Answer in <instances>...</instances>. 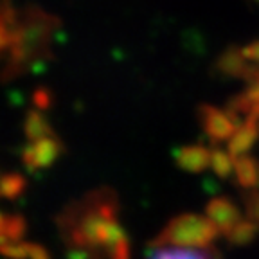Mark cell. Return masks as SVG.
Wrapping results in <instances>:
<instances>
[{
    "instance_id": "obj_1",
    "label": "cell",
    "mask_w": 259,
    "mask_h": 259,
    "mask_svg": "<svg viewBox=\"0 0 259 259\" xmlns=\"http://www.w3.org/2000/svg\"><path fill=\"white\" fill-rule=\"evenodd\" d=\"M69 250L96 259H132L130 239L119 222V198L112 187H96L69 202L54 218Z\"/></svg>"
},
{
    "instance_id": "obj_2",
    "label": "cell",
    "mask_w": 259,
    "mask_h": 259,
    "mask_svg": "<svg viewBox=\"0 0 259 259\" xmlns=\"http://www.w3.org/2000/svg\"><path fill=\"white\" fill-rule=\"evenodd\" d=\"M61 27V20L36 4L25 6L20 11V24L16 29L0 81L11 83L31 72L36 65L53 58V41Z\"/></svg>"
},
{
    "instance_id": "obj_3",
    "label": "cell",
    "mask_w": 259,
    "mask_h": 259,
    "mask_svg": "<svg viewBox=\"0 0 259 259\" xmlns=\"http://www.w3.org/2000/svg\"><path fill=\"white\" fill-rule=\"evenodd\" d=\"M220 236L218 229L207 216L196 212H182L171 218L150 241L151 248L158 247H210Z\"/></svg>"
},
{
    "instance_id": "obj_4",
    "label": "cell",
    "mask_w": 259,
    "mask_h": 259,
    "mask_svg": "<svg viewBox=\"0 0 259 259\" xmlns=\"http://www.w3.org/2000/svg\"><path fill=\"white\" fill-rule=\"evenodd\" d=\"M196 113H198V122L202 132L214 144L229 141L241 122L229 108H218V106L209 105V103H202Z\"/></svg>"
},
{
    "instance_id": "obj_5",
    "label": "cell",
    "mask_w": 259,
    "mask_h": 259,
    "mask_svg": "<svg viewBox=\"0 0 259 259\" xmlns=\"http://www.w3.org/2000/svg\"><path fill=\"white\" fill-rule=\"evenodd\" d=\"M63 151L65 144L61 142V139L58 135H53V137H45L40 139V141L29 142L22 150L20 158L25 169L34 173V171L47 169L49 166H53L54 162L61 157Z\"/></svg>"
},
{
    "instance_id": "obj_6",
    "label": "cell",
    "mask_w": 259,
    "mask_h": 259,
    "mask_svg": "<svg viewBox=\"0 0 259 259\" xmlns=\"http://www.w3.org/2000/svg\"><path fill=\"white\" fill-rule=\"evenodd\" d=\"M216 69L222 74L229 77H234V79H243V81H255L259 77V67L245 58L241 47H232L225 49L222 54L216 60Z\"/></svg>"
},
{
    "instance_id": "obj_7",
    "label": "cell",
    "mask_w": 259,
    "mask_h": 259,
    "mask_svg": "<svg viewBox=\"0 0 259 259\" xmlns=\"http://www.w3.org/2000/svg\"><path fill=\"white\" fill-rule=\"evenodd\" d=\"M205 216L223 236L229 234L243 220L239 207L227 196H216V198L210 200L205 207Z\"/></svg>"
},
{
    "instance_id": "obj_8",
    "label": "cell",
    "mask_w": 259,
    "mask_h": 259,
    "mask_svg": "<svg viewBox=\"0 0 259 259\" xmlns=\"http://www.w3.org/2000/svg\"><path fill=\"white\" fill-rule=\"evenodd\" d=\"M210 155H212V150L198 142L184 144L175 151V164L184 173L198 175L205 169H210Z\"/></svg>"
},
{
    "instance_id": "obj_9",
    "label": "cell",
    "mask_w": 259,
    "mask_h": 259,
    "mask_svg": "<svg viewBox=\"0 0 259 259\" xmlns=\"http://www.w3.org/2000/svg\"><path fill=\"white\" fill-rule=\"evenodd\" d=\"M259 141V119H243L239 122L238 130L234 132L229 141H227V150L231 151L234 157L250 153V150Z\"/></svg>"
},
{
    "instance_id": "obj_10",
    "label": "cell",
    "mask_w": 259,
    "mask_h": 259,
    "mask_svg": "<svg viewBox=\"0 0 259 259\" xmlns=\"http://www.w3.org/2000/svg\"><path fill=\"white\" fill-rule=\"evenodd\" d=\"M20 24V11H16L13 0H0V60L8 56Z\"/></svg>"
},
{
    "instance_id": "obj_11",
    "label": "cell",
    "mask_w": 259,
    "mask_h": 259,
    "mask_svg": "<svg viewBox=\"0 0 259 259\" xmlns=\"http://www.w3.org/2000/svg\"><path fill=\"white\" fill-rule=\"evenodd\" d=\"M234 180L241 189H259V160L250 153L236 157L234 162Z\"/></svg>"
},
{
    "instance_id": "obj_12",
    "label": "cell",
    "mask_w": 259,
    "mask_h": 259,
    "mask_svg": "<svg viewBox=\"0 0 259 259\" xmlns=\"http://www.w3.org/2000/svg\"><path fill=\"white\" fill-rule=\"evenodd\" d=\"M148 259H222L216 248L189 247H158Z\"/></svg>"
},
{
    "instance_id": "obj_13",
    "label": "cell",
    "mask_w": 259,
    "mask_h": 259,
    "mask_svg": "<svg viewBox=\"0 0 259 259\" xmlns=\"http://www.w3.org/2000/svg\"><path fill=\"white\" fill-rule=\"evenodd\" d=\"M24 135L29 142H32V141H40V139H45V137H53V135H56V132H54L51 122H49L47 117L44 115V110L32 108L25 113Z\"/></svg>"
},
{
    "instance_id": "obj_14",
    "label": "cell",
    "mask_w": 259,
    "mask_h": 259,
    "mask_svg": "<svg viewBox=\"0 0 259 259\" xmlns=\"http://www.w3.org/2000/svg\"><path fill=\"white\" fill-rule=\"evenodd\" d=\"M27 231V222L22 214L0 212V243L20 241Z\"/></svg>"
},
{
    "instance_id": "obj_15",
    "label": "cell",
    "mask_w": 259,
    "mask_h": 259,
    "mask_svg": "<svg viewBox=\"0 0 259 259\" xmlns=\"http://www.w3.org/2000/svg\"><path fill=\"white\" fill-rule=\"evenodd\" d=\"M234 162L236 157L229 150H222V148H214L212 155H210V171L218 178L225 180L234 175Z\"/></svg>"
},
{
    "instance_id": "obj_16",
    "label": "cell",
    "mask_w": 259,
    "mask_h": 259,
    "mask_svg": "<svg viewBox=\"0 0 259 259\" xmlns=\"http://www.w3.org/2000/svg\"><path fill=\"white\" fill-rule=\"evenodd\" d=\"M257 232H259V227L247 218V220H241L225 238L229 239V243L234 245V247H247V245H250L255 239Z\"/></svg>"
},
{
    "instance_id": "obj_17",
    "label": "cell",
    "mask_w": 259,
    "mask_h": 259,
    "mask_svg": "<svg viewBox=\"0 0 259 259\" xmlns=\"http://www.w3.org/2000/svg\"><path fill=\"white\" fill-rule=\"evenodd\" d=\"M27 189V180L20 173H6L0 180V198L16 200Z\"/></svg>"
},
{
    "instance_id": "obj_18",
    "label": "cell",
    "mask_w": 259,
    "mask_h": 259,
    "mask_svg": "<svg viewBox=\"0 0 259 259\" xmlns=\"http://www.w3.org/2000/svg\"><path fill=\"white\" fill-rule=\"evenodd\" d=\"M245 216L259 227V189L247 191L245 194Z\"/></svg>"
},
{
    "instance_id": "obj_19",
    "label": "cell",
    "mask_w": 259,
    "mask_h": 259,
    "mask_svg": "<svg viewBox=\"0 0 259 259\" xmlns=\"http://www.w3.org/2000/svg\"><path fill=\"white\" fill-rule=\"evenodd\" d=\"M241 51L250 63H254L259 67V40L252 41V44H247L245 47H241Z\"/></svg>"
},
{
    "instance_id": "obj_20",
    "label": "cell",
    "mask_w": 259,
    "mask_h": 259,
    "mask_svg": "<svg viewBox=\"0 0 259 259\" xmlns=\"http://www.w3.org/2000/svg\"><path fill=\"white\" fill-rule=\"evenodd\" d=\"M34 105L40 110L49 108V105H51V94H49V90L40 89L34 92Z\"/></svg>"
},
{
    "instance_id": "obj_21",
    "label": "cell",
    "mask_w": 259,
    "mask_h": 259,
    "mask_svg": "<svg viewBox=\"0 0 259 259\" xmlns=\"http://www.w3.org/2000/svg\"><path fill=\"white\" fill-rule=\"evenodd\" d=\"M29 259H51L49 250L40 245V243H31V248H29Z\"/></svg>"
},
{
    "instance_id": "obj_22",
    "label": "cell",
    "mask_w": 259,
    "mask_h": 259,
    "mask_svg": "<svg viewBox=\"0 0 259 259\" xmlns=\"http://www.w3.org/2000/svg\"><path fill=\"white\" fill-rule=\"evenodd\" d=\"M69 259H96L92 257L87 252H79V250H69Z\"/></svg>"
},
{
    "instance_id": "obj_23",
    "label": "cell",
    "mask_w": 259,
    "mask_h": 259,
    "mask_svg": "<svg viewBox=\"0 0 259 259\" xmlns=\"http://www.w3.org/2000/svg\"><path fill=\"white\" fill-rule=\"evenodd\" d=\"M0 180H2V177H0Z\"/></svg>"
},
{
    "instance_id": "obj_24",
    "label": "cell",
    "mask_w": 259,
    "mask_h": 259,
    "mask_svg": "<svg viewBox=\"0 0 259 259\" xmlns=\"http://www.w3.org/2000/svg\"><path fill=\"white\" fill-rule=\"evenodd\" d=\"M257 119H259V117H257Z\"/></svg>"
}]
</instances>
